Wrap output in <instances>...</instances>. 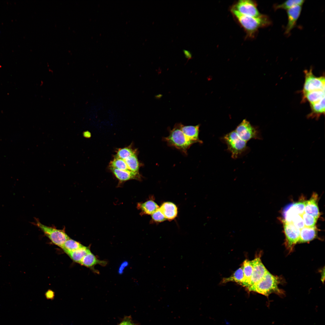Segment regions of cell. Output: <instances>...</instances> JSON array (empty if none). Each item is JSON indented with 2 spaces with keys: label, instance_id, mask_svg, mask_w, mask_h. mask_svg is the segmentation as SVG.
I'll use <instances>...</instances> for the list:
<instances>
[{
  "label": "cell",
  "instance_id": "1",
  "mask_svg": "<svg viewBox=\"0 0 325 325\" xmlns=\"http://www.w3.org/2000/svg\"><path fill=\"white\" fill-rule=\"evenodd\" d=\"M304 73L302 102L308 101L309 104L311 112L308 118L318 119L325 114V77L315 76L311 68L305 70Z\"/></svg>",
  "mask_w": 325,
  "mask_h": 325
},
{
  "label": "cell",
  "instance_id": "2",
  "mask_svg": "<svg viewBox=\"0 0 325 325\" xmlns=\"http://www.w3.org/2000/svg\"><path fill=\"white\" fill-rule=\"evenodd\" d=\"M200 125L185 126L176 123L170 130L169 135L163 139L168 146L174 147L187 154L188 150L193 144L203 143L199 137Z\"/></svg>",
  "mask_w": 325,
  "mask_h": 325
},
{
  "label": "cell",
  "instance_id": "3",
  "mask_svg": "<svg viewBox=\"0 0 325 325\" xmlns=\"http://www.w3.org/2000/svg\"><path fill=\"white\" fill-rule=\"evenodd\" d=\"M231 12L239 23L243 27L249 38H253L260 28L268 26L271 24L269 17L262 14L257 17L243 15L231 8Z\"/></svg>",
  "mask_w": 325,
  "mask_h": 325
},
{
  "label": "cell",
  "instance_id": "4",
  "mask_svg": "<svg viewBox=\"0 0 325 325\" xmlns=\"http://www.w3.org/2000/svg\"><path fill=\"white\" fill-rule=\"evenodd\" d=\"M280 282L279 277L268 271L258 282L247 288L249 291L255 292L266 296L273 293L282 294L283 291L278 287Z\"/></svg>",
  "mask_w": 325,
  "mask_h": 325
},
{
  "label": "cell",
  "instance_id": "5",
  "mask_svg": "<svg viewBox=\"0 0 325 325\" xmlns=\"http://www.w3.org/2000/svg\"><path fill=\"white\" fill-rule=\"evenodd\" d=\"M221 139L228 147L227 150L231 154L234 159H236L248 151L246 142L242 140L235 130L224 135Z\"/></svg>",
  "mask_w": 325,
  "mask_h": 325
},
{
  "label": "cell",
  "instance_id": "6",
  "mask_svg": "<svg viewBox=\"0 0 325 325\" xmlns=\"http://www.w3.org/2000/svg\"><path fill=\"white\" fill-rule=\"evenodd\" d=\"M35 224L54 244L61 248L66 241L70 238L64 230L45 225L38 220L36 221Z\"/></svg>",
  "mask_w": 325,
  "mask_h": 325
},
{
  "label": "cell",
  "instance_id": "7",
  "mask_svg": "<svg viewBox=\"0 0 325 325\" xmlns=\"http://www.w3.org/2000/svg\"><path fill=\"white\" fill-rule=\"evenodd\" d=\"M235 131L239 136L246 142L252 139H262L259 131L246 119L243 120Z\"/></svg>",
  "mask_w": 325,
  "mask_h": 325
},
{
  "label": "cell",
  "instance_id": "8",
  "mask_svg": "<svg viewBox=\"0 0 325 325\" xmlns=\"http://www.w3.org/2000/svg\"><path fill=\"white\" fill-rule=\"evenodd\" d=\"M255 1L251 0H240L236 2L231 8L240 13L246 16L254 17L260 16L261 14Z\"/></svg>",
  "mask_w": 325,
  "mask_h": 325
},
{
  "label": "cell",
  "instance_id": "9",
  "mask_svg": "<svg viewBox=\"0 0 325 325\" xmlns=\"http://www.w3.org/2000/svg\"><path fill=\"white\" fill-rule=\"evenodd\" d=\"M283 225L286 237L285 246L287 249L290 252L298 243L300 230L296 228L291 223H287L284 221Z\"/></svg>",
  "mask_w": 325,
  "mask_h": 325
},
{
  "label": "cell",
  "instance_id": "10",
  "mask_svg": "<svg viewBox=\"0 0 325 325\" xmlns=\"http://www.w3.org/2000/svg\"><path fill=\"white\" fill-rule=\"evenodd\" d=\"M251 262L253 269L249 287L258 282L268 271L262 262L260 257H256L252 260Z\"/></svg>",
  "mask_w": 325,
  "mask_h": 325
},
{
  "label": "cell",
  "instance_id": "11",
  "mask_svg": "<svg viewBox=\"0 0 325 325\" xmlns=\"http://www.w3.org/2000/svg\"><path fill=\"white\" fill-rule=\"evenodd\" d=\"M302 10L301 5L295 6L287 10L288 21L285 30L286 34L289 33L296 26Z\"/></svg>",
  "mask_w": 325,
  "mask_h": 325
},
{
  "label": "cell",
  "instance_id": "12",
  "mask_svg": "<svg viewBox=\"0 0 325 325\" xmlns=\"http://www.w3.org/2000/svg\"><path fill=\"white\" fill-rule=\"evenodd\" d=\"M110 169L116 178L119 181L120 184L126 181L135 179L140 180L141 176L140 174L126 171L119 170L110 167Z\"/></svg>",
  "mask_w": 325,
  "mask_h": 325
},
{
  "label": "cell",
  "instance_id": "13",
  "mask_svg": "<svg viewBox=\"0 0 325 325\" xmlns=\"http://www.w3.org/2000/svg\"><path fill=\"white\" fill-rule=\"evenodd\" d=\"M107 264V262L106 261L98 259L91 251L85 256L80 263L82 265L91 268L97 273L98 272L94 268L95 265H99L105 266Z\"/></svg>",
  "mask_w": 325,
  "mask_h": 325
},
{
  "label": "cell",
  "instance_id": "14",
  "mask_svg": "<svg viewBox=\"0 0 325 325\" xmlns=\"http://www.w3.org/2000/svg\"><path fill=\"white\" fill-rule=\"evenodd\" d=\"M317 200V194L316 193H313L311 198L306 201L305 213L318 218L320 213L318 206Z\"/></svg>",
  "mask_w": 325,
  "mask_h": 325
},
{
  "label": "cell",
  "instance_id": "15",
  "mask_svg": "<svg viewBox=\"0 0 325 325\" xmlns=\"http://www.w3.org/2000/svg\"><path fill=\"white\" fill-rule=\"evenodd\" d=\"M159 208L166 220L171 221L175 218L177 215V207L172 202H164Z\"/></svg>",
  "mask_w": 325,
  "mask_h": 325
},
{
  "label": "cell",
  "instance_id": "16",
  "mask_svg": "<svg viewBox=\"0 0 325 325\" xmlns=\"http://www.w3.org/2000/svg\"><path fill=\"white\" fill-rule=\"evenodd\" d=\"M137 207L138 209L140 210V214L141 215H151L159 208L158 205L152 199L144 202L138 203Z\"/></svg>",
  "mask_w": 325,
  "mask_h": 325
},
{
  "label": "cell",
  "instance_id": "17",
  "mask_svg": "<svg viewBox=\"0 0 325 325\" xmlns=\"http://www.w3.org/2000/svg\"><path fill=\"white\" fill-rule=\"evenodd\" d=\"M317 231L316 227H304L300 230L299 243L309 242L314 239L316 237Z\"/></svg>",
  "mask_w": 325,
  "mask_h": 325
},
{
  "label": "cell",
  "instance_id": "18",
  "mask_svg": "<svg viewBox=\"0 0 325 325\" xmlns=\"http://www.w3.org/2000/svg\"><path fill=\"white\" fill-rule=\"evenodd\" d=\"M242 266L244 277L241 285L247 288L249 286L253 271V268L251 261L248 260H245L243 263Z\"/></svg>",
  "mask_w": 325,
  "mask_h": 325
},
{
  "label": "cell",
  "instance_id": "19",
  "mask_svg": "<svg viewBox=\"0 0 325 325\" xmlns=\"http://www.w3.org/2000/svg\"><path fill=\"white\" fill-rule=\"evenodd\" d=\"M90 251L89 247L83 246L82 247L70 252L67 254L74 262L80 264L85 256Z\"/></svg>",
  "mask_w": 325,
  "mask_h": 325
},
{
  "label": "cell",
  "instance_id": "20",
  "mask_svg": "<svg viewBox=\"0 0 325 325\" xmlns=\"http://www.w3.org/2000/svg\"><path fill=\"white\" fill-rule=\"evenodd\" d=\"M124 160L130 171L137 174H140L139 171L140 164L136 153Z\"/></svg>",
  "mask_w": 325,
  "mask_h": 325
},
{
  "label": "cell",
  "instance_id": "21",
  "mask_svg": "<svg viewBox=\"0 0 325 325\" xmlns=\"http://www.w3.org/2000/svg\"><path fill=\"white\" fill-rule=\"evenodd\" d=\"M244 277L242 266L237 269L234 273L228 277L223 278L222 283H225L229 282H235L241 284Z\"/></svg>",
  "mask_w": 325,
  "mask_h": 325
},
{
  "label": "cell",
  "instance_id": "22",
  "mask_svg": "<svg viewBox=\"0 0 325 325\" xmlns=\"http://www.w3.org/2000/svg\"><path fill=\"white\" fill-rule=\"evenodd\" d=\"M83 246V245L79 242L70 238L66 241L61 248L67 254Z\"/></svg>",
  "mask_w": 325,
  "mask_h": 325
},
{
  "label": "cell",
  "instance_id": "23",
  "mask_svg": "<svg viewBox=\"0 0 325 325\" xmlns=\"http://www.w3.org/2000/svg\"><path fill=\"white\" fill-rule=\"evenodd\" d=\"M298 215L295 209L293 203L287 205L284 209L283 215L284 221L288 223H291L293 218Z\"/></svg>",
  "mask_w": 325,
  "mask_h": 325
},
{
  "label": "cell",
  "instance_id": "24",
  "mask_svg": "<svg viewBox=\"0 0 325 325\" xmlns=\"http://www.w3.org/2000/svg\"><path fill=\"white\" fill-rule=\"evenodd\" d=\"M304 2V0H288L280 4L275 5L274 8L275 10L283 9L287 10L295 6L302 5Z\"/></svg>",
  "mask_w": 325,
  "mask_h": 325
},
{
  "label": "cell",
  "instance_id": "25",
  "mask_svg": "<svg viewBox=\"0 0 325 325\" xmlns=\"http://www.w3.org/2000/svg\"><path fill=\"white\" fill-rule=\"evenodd\" d=\"M110 167L120 170L132 172L129 170L124 160L115 156L113 160L110 162Z\"/></svg>",
  "mask_w": 325,
  "mask_h": 325
},
{
  "label": "cell",
  "instance_id": "26",
  "mask_svg": "<svg viewBox=\"0 0 325 325\" xmlns=\"http://www.w3.org/2000/svg\"><path fill=\"white\" fill-rule=\"evenodd\" d=\"M136 153V151L131 147H128L119 149L115 156L125 160L132 155Z\"/></svg>",
  "mask_w": 325,
  "mask_h": 325
},
{
  "label": "cell",
  "instance_id": "27",
  "mask_svg": "<svg viewBox=\"0 0 325 325\" xmlns=\"http://www.w3.org/2000/svg\"><path fill=\"white\" fill-rule=\"evenodd\" d=\"M302 216L305 227L308 228L315 227L318 218L305 213H304Z\"/></svg>",
  "mask_w": 325,
  "mask_h": 325
},
{
  "label": "cell",
  "instance_id": "28",
  "mask_svg": "<svg viewBox=\"0 0 325 325\" xmlns=\"http://www.w3.org/2000/svg\"><path fill=\"white\" fill-rule=\"evenodd\" d=\"M152 221L156 223H160L166 219L159 208L151 215Z\"/></svg>",
  "mask_w": 325,
  "mask_h": 325
},
{
  "label": "cell",
  "instance_id": "29",
  "mask_svg": "<svg viewBox=\"0 0 325 325\" xmlns=\"http://www.w3.org/2000/svg\"><path fill=\"white\" fill-rule=\"evenodd\" d=\"M290 223H291L296 228L300 230H301L305 227L302 216L299 215H296L293 218Z\"/></svg>",
  "mask_w": 325,
  "mask_h": 325
},
{
  "label": "cell",
  "instance_id": "30",
  "mask_svg": "<svg viewBox=\"0 0 325 325\" xmlns=\"http://www.w3.org/2000/svg\"><path fill=\"white\" fill-rule=\"evenodd\" d=\"M306 201L302 200L293 203V206L298 215H302L305 213Z\"/></svg>",
  "mask_w": 325,
  "mask_h": 325
},
{
  "label": "cell",
  "instance_id": "31",
  "mask_svg": "<svg viewBox=\"0 0 325 325\" xmlns=\"http://www.w3.org/2000/svg\"><path fill=\"white\" fill-rule=\"evenodd\" d=\"M131 316H125L118 325H137Z\"/></svg>",
  "mask_w": 325,
  "mask_h": 325
},
{
  "label": "cell",
  "instance_id": "32",
  "mask_svg": "<svg viewBox=\"0 0 325 325\" xmlns=\"http://www.w3.org/2000/svg\"><path fill=\"white\" fill-rule=\"evenodd\" d=\"M45 296L47 299H52L54 298V293L53 291L49 290L45 293Z\"/></svg>",
  "mask_w": 325,
  "mask_h": 325
},
{
  "label": "cell",
  "instance_id": "33",
  "mask_svg": "<svg viewBox=\"0 0 325 325\" xmlns=\"http://www.w3.org/2000/svg\"><path fill=\"white\" fill-rule=\"evenodd\" d=\"M183 52L186 58L188 59H190L192 58V54L190 51L186 49H184L183 50Z\"/></svg>",
  "mask_w": 325,
  "mask_h": 325
},
{
  "label": "cell",
  "instance_id": "34",
  "mask_svg": "<svg viewBox=\"0 0 325 325\" xmlns=\"http://www.w3.org/2000/svg\"><path fill=\"white\" fill-rule=\"evenodd\" d=\"M84 137L86 138H90L91 136L90 133L88 131L85 132L83 134Z\"/></svg>",
  "mask_w": 325,
  "mask_h": 325
}]
</instances>
